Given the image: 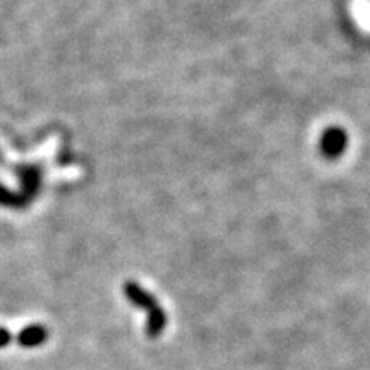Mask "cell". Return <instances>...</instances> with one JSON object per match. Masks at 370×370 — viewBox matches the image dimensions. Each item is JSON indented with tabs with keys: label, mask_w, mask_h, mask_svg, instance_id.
<instances>
[{
	"label": "cell",
	"mask_w": 370,
	"mask_h": 370,
	"mask_svg": "<svg viewBox=\"0 0 370 370\" xmlns=\"http://www.w3.org/2000/svg\"><path fill=\"white\" fill-rule=\"evenodd\" d=\"M348 146V134L341 127H331L324 130L321 139V151L326 158L336 159L341 155H344Z\"/></svg>",
	"instance_id": "6da1fadb"
},
{
	"label": "cell",
	"mask_w": 370,
	"mask_h": 370,
	"mask_svg": "<svg viewBox=\"0 0 370 370\" xmlns=\"http://www.w3.org/2000/svg\"><path fill=\"white\" fill-rule=\"evenodd\" d=\"M21 180V194L26 197L28 202L33 201L41 187V170L37 165H19L16 168Z\"/></svg>",
	"instance_id": "7a4b0ae2"
},
{
	"label": "cell",
	"mask_w": 370,
	"mask_h": 370,
	"mask_svg": "<svg viewBox=\"0 0 370 370\" xmlns=\"http://www.w3.org/2000/svg\"><path fill=\"white\" fill-rule=\"evenodd\" d=\"M16 338L17 343L23 348H35L45 343L46 338H48V331L41 324H31V326L23 327Z\"/></svg>",
	"instance_id": "3957f363"
},
{
	"label": "cell",
	"mask_w": 370,
	"mask_h": 370,
	"mask_svg": "<svg viewBox=\"0 0 370 370\" xmlns=\"http://www.w3.org/2000/svg\"><path fill=\"white\" fill-rule=\"evenodd\" d=\"M28 204H30V202L26 201V197H24L21 192H12L10 188H7L6 185L0 184V206L10 209H23L26 208Z\"/></svg>",
	"instance_id": "277c9868"
},
{
	"label": "cell",
	"mask_w": 370,
	"mask_h": 370,
	"mask_svg": "<svg viewBox=\"0 0 370 370\" xmlns=\"http://www.w3.org/2000/svg\"><path fill=\"white\" fill-rule=\"evenodd\" d=\"M126 293H127V297H129L136 305H141V307H148V309H151V311H155L156 309L155 300H153L151 295L146 293V291L142 290L141 286H137V284L127 283Z\"/></svg>",
	"instance_id": "5b68a950"
},
{
	"label": "cell",
	"mask_w": 370,
	"mask_h": 370,
	"mask_svg": "<svg viewBox=\"0 0 370 370\" xmlns=\"http://www.w3.org/2000/svg\"><path fill=\"white\" fill-rule=\"evenodd\" d=\"M12 340L14 336L10 334V331L7 327H0V348H6Z\"/></svg>",
	"instance_id": "8992f818"
}]
</instances>
